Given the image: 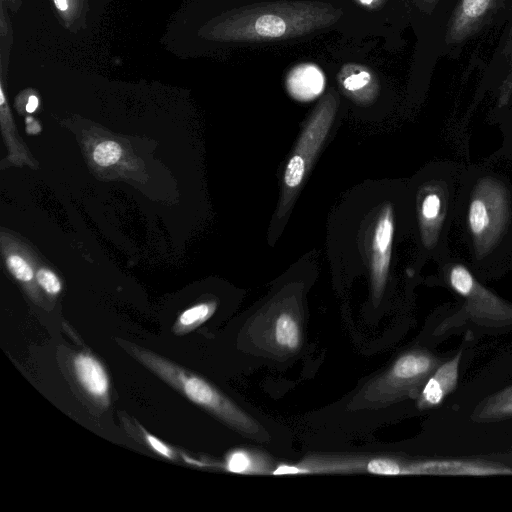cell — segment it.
Instances as JSON below:
<instances>
[{
  "mask_svg": "<svg viewBox=\"0 0 512 512\" xmlns=\"http://www.w3.org/2000/svg\"><path fill=\"white\" fill-rule=\"evenodd\" d=\"M461 352L438 365L429 376L418 397V407L432 408L440 405L457 386Z\"/></svg>",
  "mask_w": 512,
  "mask_h": 512,
  "instance_id": "obj_11",
  "label": "cell"
},
{
  "mask_svg": "<svg viewBox=\"0 0 512 512\" xmlns=\"http://www.w3.org/2000/svg\"><path fill=\"white\" fill-rule=\"evenodd\" d=\"M38 107V98L35 95H31L28 98V102L26 104V111L32 113Z\"/></svg>",
  "mask_w": 512,
  "mask_h": 512,
  "instance_id": "obj_25",
  "label": "cell"
},
{
  "mask_svg": "<svg viewBox=\"0 0 512 512\" xmlns=\"http://www.w3.org/2000/svg\"><path fill=\"white\" fill-rule=\"evenodd\" d=\"M505 0H460L448 22L445 40L460 43L480 30Z\"/></svg>",
  "mask_w": 512,
  "mask_h": 512,
  "instance_id": "obj_9",
  "label": "cell"
},
{
  "mask_svg": "<svg viewBox=\"0 0 512 512\" xmlns=\"http://www.w3.org/2000/svg\"><path fill=\"white\" fill-rule=\"evenodd\" d=\"M439 0H415L419 8L426 12H431Z\"/></svg>",
  "mask_w": 512,
  "mask_h": 512,
  "instance_id": "obj_24",
  "label": "cell"
},
{
  "mask_svg": "<svg viewBox=\"0 0 512 512\" xmlns=\"http://www.w3.org/2000/svg\"><path fill=\"white\" fill-rule=\"evenodd\" d=\"M337 81L342 92L358 105L372 104L380 91L375 73L359 63L344 64L337 74Z\"/></svg>",
  "mask_w": 512,
  "mask_h": 512,
  "instance_id": "obj_10",
  "label": "cell"
},
{
  "mask_svg": "<svg viewBox=\"0 0 512 512\" xmlns=\"http://www.w3.org/2000/svg\"><path fill=\"white\" fill-rule=\"evenodd\" d=\"M439 360L426 351L402 354L380 377L367 386L363 399L372 404H388L417 391L438 367Z\"/></svg>",
  "mask_w": 512,
  "mask_h": 512,
  "instance_id": "obj_5",
  "label": "cell"
},
{
  "mask_svg": "<svg viewBox=\"0 0 512 512\" xmlns=\"http://www.w3.org/2000/svg\"><path fill=\"white\" fill-rule=\"evenodd\" d=\"M447 276L450 287L466 300V308L473 317L492 321L512 320V307L482 286L464 264L452 262Z\"/></svg>",
  "mask_w": 512,
  "mask_h": 512,
  "instance_id": "obj_7",
  "label": "cell"
},
{
  "mask_svg": "<svg viewBox=\"0 0 512 512\" xmlns=\"http://www.w3.org/2000/svg\"><path fill=\"white\" fill-rule=\"evenodd\" d=\"M395 233L394 208L391 203L382 206L377 215L371 237L370 270L373 295L380 299L386 286Z\"/></svg>",
  "mask_w": 512,
  "mask_h": 512,
  "instance_id": "obj_8",
  "label": "cell"
},
{
  "mask_svg": "<svg viewBox=\"0 0 512 512\" xmlns=\"http://www.w3.org/2000/svg\"><path fill=\"white\" fill-rule=\"evenodd\" d=\"M53 3L65 21L73 20L79 12L80 0H53Z\"/></svg>",
  "mask_w": 512,
  "mask_h": 512,
  "instance_id": "obj_21",
  "label": "cell"
},
{
  "mask_svg": "<svg viewBox=\"0 0 512 512\" xmlns=\"http://www.w3.org/2000/svg\"><path fill=\"white\" fill-rule=\"evenodd\" d=\"M122 149L114 141H104L98 144L93 152L95 162L100 166H109L116 163L121 157Z\"/></svg>",
  "mask_w": 512,
  "mask_h": 512,
  "instance_id": "obj_18",
  "label": "cell"
},
{
  "mask_svg": "<svg viewBox=\"0 0 512 512\" xmlns=\"http://www.w3.org/2000/svg\"><path fill=\"white\" fill-rule=\"evenodd\" d=\"M116 341L137 362L231 428L258 441L267 438L253 418L202 377L146 348L124 340Z\"/></svg>",
  "mask_w": 512,
  "mask_h": 512,
  "instance_id": "obj_3",
  "label": "cell"
},
{
  "mask_svg": "<svg viewBox=\"0 0 512 512\" xmlns=\"http://www.w3.org/2000/svg\"><path fill=\"white\" fill-rule=\"evenodd\" d=\"M216 303L208 302L195 305L185 310L178 318L173 331L178 334H185L197 328L214 313Z\"/></svg>",
  "mask_w": 512,
  "mask_h": 512,
  "instance_id": "obj_16",
  "label": "cell"
},
{
  "mask_svg": "<svg viewBox=\"0 0 512 512\" xmlns=\"http://www.w3.org/2000/svg\"><path fill=\"white\" fill-rule=\"evenodd\" d=\"M343 10L320 1L282 0L234 8L207 24L204 35L221 42H270L293 39L328 28Z\"/></svg>",
  "mask_w": 512,
  "mask_h": 512,
  "instance_id": "obj_1",
  "label": "cell"
},
{
  "mask_svg": "<svg viewBox=\"0 0 512 512\" xmlns=\"http://www.w3.org/2000/svg\"><path fill=\"white\" fill-rule=\"evenodd\" d=\"M285 86L292 98L297 101L308 102L323 93L325 76L319 66L313 63H301L289 71Z\"/></svg>",
  "mask_w": 512,
  "mask_h": 512,
  "instance_id": "obj_13",
  "label": "cell"
},
{
  "mask_svg": "<svg viewBox=\"0 0 512 512\" xmlns=\"http://www.w3.org/2000/svg\"><path fill=\"white\" fill-rule=\"evenodd\" d=\"M73 372L83 390L102 405L109 402V378L102 364L87 353L73 357Z\"/></svg>",
  "mask_w": 512,
  "mask_h": 512,
  "instance_id": "obj_12",
  "label": "cell"
},
{
  "mask_svg": "<svg viewBox=\"0 0 512 512\" xmlns=\"http://www.w3.org/2000/svg\"><path fill=\"white\" fill-rule=\"evenodd\" d=\"M7 265L11 273L21 281H30L33 277V271L27 262L17 255H11L7 260Z\"/></svg>",
  "mask_w": 512,
  "mask_h": 512,
  "instance_id": "obj_19",
  "label": "cell"
},
{
  "mask_svg": "<svg viewBox=\"0 0 512 512\" xmlns=\"http://www.w3.org/2000/svg\"><path fill=\"white\" fill-rule=\"evenodd\" d=\"M338 107L337 95L328 92L319 102L289 158L283 173L282 197L278 213L284 215L307 176L311 165L324 143Z\"/></svg>",
  "mask_w": 512,
  "mask_h": 512,
  "instance_id": "obj_4",
  "label": "cell"
},
{
  "mask_svg": "<svg viewBox=\"0 0 512 512\" xmlns=\"http://www.w3.org/2000/svg\"><path fill=\"white\" fill-rule=\"evenodd\" d=\"M512 416V386L486 399L474 412L481 421L498 420Z\"/></svg>",
  "mask_w": 512,
  "mask_h": 512,
  "instance_id": "obj_15",
  "label": "cell"
},
{
  "mask_svg": "<svg viewBox=\"0 0 512 512\" xmlns=\"http://www.w3.org/2000/svg\"><path fill=\"white\" fill-rule=\"evenodd\" d=\"M462 187L457 209L462 210L464 234L477 263L487 261L512 233V190L493 175L478 176Z\"/></svg>",
  "mask_w": 512,
  "mask_h": 512,
  "instance_id": "obj_2",
  "label": "cell"
},
{
  "mask_svg": "<svg viewBox=\"0 0 512 512\" xmlns=\"http://www.w3.org/2000/svg\"><path fill=\"white\" fill-rule=\"evenodd\" d=\"M455 181L444 174L427 182L418 192L417 216L421 240L427 250L435 249L440 243L443 231L448 232L449 223L455 215L459 198Z\"/></svg>",
  "mask_w": 512,
  "mask_h": 512,
  "instance_id": "obj_6",
  "label": "cell"
},
{
  "mask_svg": "<svg viewBox=\"0 0 512 512\" xmlns=\"http://www.w3.org/2000/svg\"><path fill=\"white\" fill-rule=\"evenodd\" d=\"M273 340L282 350L295 351L300 345L299 321L290 312H281L273 322Z\"/></svg>",
  "mask_w": 512,
  "mask_h": 512,
  "instance_id": "obj_14",
  "label": "cell"
},
{
  "mask_svg": "<svg viewBox=\"0 0 512 512\" xmlns=\"http://www.w3.org/2000/svg\"><path fill=\"white\" fill-rule=\"evenodd\" d=\"M37 281L50 294H57L61 290L59 279L50 270L40 269L37 273Z\"/></svg>",
  "mask_w": 512,
  "mask_h": 512,
  "instance_id": "obj_20",
  "label": "cell"
},
{
  "mask_svg": "<svg viewBox=\"0 0 512 512\" xmlns=\"http://www.w3.org/2000/svg\"><path fill=\"white\" fill-rule=\"evenodd\" d=\"M143 435L145 436L146 443L158 454L163 457L173 459V451L165 445L162 441H160L155 436L144 431Z\"/></svg>",
  "mask_w": 512,
  "mask_h": 512,
  "instance_id": "obj_22",
  "label": "cell"
},
{
  "mask_svg": "<svg viewBox=\"0 0 512 512\" xmlns=\"http://www.w3.org/2000/svg\"><path fill=\"white\" fill-rule=\"evenodd\" d=\"M226 468L233 473H263L267 471V462L260 455L237 450L227 457Z\"/></svg>",
  "mask_w": 512,
  "mask_h": 512,
  "instance_id": "obj_17",
  "label": "cell"
},
{
  "mask_svg": "<svg viewBox=\"0 0 512 512\" xmlns=\"http://www.w3.org/2000/svg\"><path fill=\"white\" fill-rule=\"evenodd\" d=\"M360 6L367 10H378L380 9L387 0H355Z\"/></svg>",
  "mask_w": 512,
  "mask_h": 512,
  "instance_id": "obj_23",
  "label": "cell"
}]
</instances>
